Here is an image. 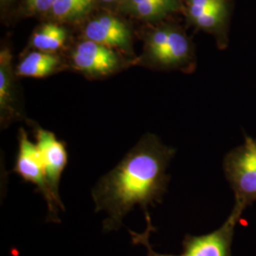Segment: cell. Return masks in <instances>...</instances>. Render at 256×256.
<instances>
[{
  "instance_id": "9",
  "label": "cell",
  "mask_w": 256,
  "mask_h": 256,
  "mask_svg": "<svg viewBox=\"0 0 256 256\" xmlns=\"http://www.w3.org/2000/svg\"><path fill=\"white\" fill-rule=\"evenodd\" d=\"M60 64V58L54 54L32 52L18 64L16 74L22 77L44 78L55 72Z\"/></svg>"
},
{
  "instance_id": "14",
  "label": "cell",
  "mask_w": 256,
  "mask_h": 256,
  "mask_svg": "<svg viewBox=\"0 0 256 256\" xmlns=\"http://www.w3.org/2000/svg\"><path fill=\"white\" fill-rule=\"evenodd\" d=\"M226 18V5L216 7L206 12H204L200 18L194 20V24L198 27L209 30V32H218L220 27H222Z\"/></svg>"
},
{
  "instance_id": "7",
  "label": "cell",
  "mask_w": 256,
  "mask_h": 256,
  "mask_svg": "<svg viewBox=\"0 0 256 256\" xmlns=\"http://www.w3.org/2000/svg\"><path fill=\"white\" fill-rule=\"evenodd\" d=\"M86 39L111 48L129 50L131 34L126 24L110 14H104L86 24L84 30Z\"/></svg>"
},
{
  "instance_id": "10",
  "label": "cell",
  "mask_w": 256,
  "mask_h": 256,
  "mask_svg": "<svg viewBox=\"0 0 256 256\" xmlns=\"http://www.w3.org/2000/svg\"><path fill=\"white\" fill-rule=\"evenodd\" d=\"M14 78L12 54L8 48L0 52V110L2 120L14 112Z\"/></svg>"
},
{
  "instance_id": "17",
  "label": "cell",
  "mask_w": 256,
  "mask_h": 256,
  "mask_svg": "<svg viewBox=\"0 0 256 256\" xmlns=\"http://www.w3.org/2000/svg\"><path fill=\"white\" fill-rule=\"evenodd\" d=\"M225 5V0H189V7H196L202 9H210Z\"/></svg>"
},
{
  "instance_id": "6",
  "label": "cell",
  "mask_w": 256,
  "mask_h": 256,
  "mask_svg": "<svg viewBox=\"0 0 256 256\" xmlns=\"http://www.w3.org/2000/svg\"><path fill=\"white\" fill-rule=\"evenodd\" d=\"M36 146L46 172V180L55 200L62 210H66L59 194L61 176L68 164V152L64 142L52 131L38 128L36 131Z\"/></svg>"
},
{
  "instance_id": "13",
  "label": "cell",
  "mask_w": 256,
  "mask_h": 256,
  "mask_svg": "<svg viewBox=\"0 0 256 256\" xmlns=\"http://www.w3.org/2000/svg\"><path fill=\"white\" fill-rule=\"evenodd\" d=\"M174 0H146L131 6L134 14L142 18H154L173 9Z\"/></svg>"
},
{
  "instance_id": "1",
  "label": "cell",
  "mask_w": 256,
  "mask_h": 256,
  "mask_svg": "<svg viewBox=\"0 0 256 256\" xmlns=\"http://www.w3.org/2000/svg\"><path fill=\"white\" fill-rule=\"evenodd\" d=\"M174 153V148L147 134L102 178L92 194L95 212L108 214L102 224L106 232L120 229L136 206L147 214L149 207L162 202L170 180L167 168Z\"/></svg>"
},
{
  "instance_id": "11",
  "label": "cell",
  "mask_w": 256,
  "mask_h": 256,
  "mask_svg": "<svg viewBox=\"0 0 256 256\" xmlns=\"http://www.w3.org/2000/svg\"><path fill=\"white\" fill-rule=\"evenodd\" d=\"M66 39V32L64 28L48 23L34 34L30 44L39 52L52 54L64 46Z\"/></svg>"
},
{
  "instance_id": "18",
  "label": "cell",
  "mask_w": 256,
  "mask_h": 256,
  "mask_svg": "<svg viewBox=\"0 0 256 256\" xmlns=\"http://www.w3.org/2000/svg\"><path fill=\"white\" fill-rule=\"evenodd\" d=\"M142 1H146V0H130V6H133V5L138 4L140 2H142Z\"/></svg>"
},
{
  "instance_id": "8",
  "label": "cell",
  "mask_w": 256,
  "mask_h": 256,
  "mask_svg": "<svg viewBox=\"0 0 256 256\" xmlns=\"http://www.w3.org/2000/svg\"><path fill=\"white\" fill-rule=\"evenodd\" d=\"M192 59V46L189 38L180 30L170 28L168 42L162 55L156 60V64L180 68L188 66Z\"/></svg>"
},
{
  "instance_id": "2",
  "label": "cell",
  "mask_w": 256,
  "mask_h": 256,
  "mask_svg": "<svg viewBox=\"0 0 256 256\" xmlns=\"http://www.w3.org/2000/svg\"><path fill=\"white\" fill-rule=\"evenodd\" d=\"M224 174L234 194V207L244 210L256 202V138L245 136L242 144L223 160Z\"/></svg>"
},
{
  "instance_id": "12",
  "label": "cell",
  "mask_w": 256,
  "mask_h": 256,
  "mask_svg": "<svg viewBox=\"0 0 256 256\" xmlns=\"http://www.w3.org/2000/svg\"><path fill=\"white\" fill-rule=\"evenodd\" d=\"M92 5V0H55L52 12L55 18L68 21L84 16Z\"/></svg>"
},
{
  "instance_id": "16",
  "label": "cell",
  "mask_w": 256,
  "mask_h": 256,
  "mask_svg": "<svg viewBox=\"0 0 256 256\" xmlns=\"http://www.w3.org/2000/svg\"><path fill=\"white\" fill-rule=\"evenodd\" d=\"M55 0H27L28 7L34 12H45L52 10Z\"/></svg>"
},
{
  "instance_id": "20",
  "label": "cell",
  "mask_w": 256,
  "mask_h": 256,
  "mask_svg": "<svg viewBox=\"0 0 256 256\" xmlns=\"http://www.w3.org/2000/svg\"><path fill=\"white\" fill-rule=\"evenodd\" d=\"M2 2H5V1H8V0H1Z\"/></svg>"
},
{
  "instance_id": "19",
  "label": "cell",
  "mask_w": 256,
  "mask_h": 256,
  "mask_svg": "<svg viewBox=\"0 0 256 256\" xmlns=\"http://www.w3.org/2000/svg\"><path fill=\"white\" fill-rule=\"evenodd\" d=\"M102 1H104V2H113L115 0H102Z\"/></svg>"
},
{
  "instance_id": "15",
  "label": "cell",
  "mask_w": 256,
  "mask_h": 256,
  "mask_svg": "<svg viewBox=\"0 0 256 256\" xmlns=\"http://www.w3.org/2000/svg\"><path fill=\"white\" fill-rule=\"evenodd\" d=\"M170 28H162L154 30L146 40V52L152 61L162 55L168 42Z\"/></svg>"
},
{
  "instance_id": "3",
  "label": "cell",
  "mask_w": 256,
  "mask_h": 256,
  "mask_svg": "<svg viewBox=\"0 0 256 256\" xmlns=\"http://www.w3.org/2000/svg\"><path fill=\"white\" fill-rule=\"evenodd\" d=\"M243 212V210L234 206L229 216L218 229L202 236L186 234L183 239L182 252L178 256L158 254L152 248L148 241L150 230H154L151 222L146 232L142 234H133V240L146 248L147 256H234L232 252V241Z\"/></svg>"
},
{
  "instance_id": "5",
  "label": "cell",
  "mask_w": 256,
  "mask_h": 256,
  "mask_svg": "<svg viewBox=\"0 0 256 256\" xmlns=\"http://www.w3.org/2000/svg\"><path fill=\"white\" fill-rule=\"evenodd\" d=\"M72 60L75 70L92 77L114 74L122 64L120 56L113 48L88 39L77 44Z\"/></svg>"
},
{
  "instance_id": "4",
  "label": "cell",
  "mask_w": 256,
  "mask_h": 256,
  "mask_svg": "<svg viewBox=\"0 0 256 256\" xmlns=\"http://www.w3.org/2000/svg\"><path fill=\"white\" fill-rule=\"evenodd\" d=\"M18 140V153L14 165V172L25 182L34 184L37 190L45 198L48 214V221L60 222L59 212L63 210L56 202L48 186L45 168L36 144L30 140L27 133L22 128L20 129Z\"/></svg>"
}]
</instances>
